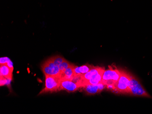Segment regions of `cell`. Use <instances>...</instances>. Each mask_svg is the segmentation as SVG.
Instances as JSON below:
<instances>
[{"instance_id":"cell-1","label":"cell","mask_w":152,"mask_h":114,"mask_svg":"<svg viewBox=\"0 0 152 114\" xmlns=\"http://www.w3.org/2000/svg\"><path fill=\"white\" fill-rule=\"evenodd\" d=\"M129 89V95L135 97L151 98V96L144 89L140 81L133 75H131Z\"/></svg>"},{"instance_id":"cell-2","label":"cell","mask_w":152,"mask_h":114,"mask_svg":"<svg viewBox=\"0 0 152 114\" xmlns=\"http://www.w3.org/2000/svg\"><path fill=\"white\" fill-rule=\"evenodd\" d=\"M121 75L118 81L114 84L116 92L129 94L131 74L124 70H120Z\"/></svg>"},{"instance_id":"cell-3","label":"cell","mask_w":152,"mask_h":114,"mask_svg":"<svg viewBox=\"0 0 152 114\" xmlns=\"http://www.w3.org/2000/svg\"><path fill=\"white\" fill-rule=\"evenodd\" d=\"M45 75V88L40 92L39 95L48 92H54L58 91L60 86L61 78L59 76Z\"/></svg>"},{"instance_id":"cell-4","label":"cell","mask_w":152,"mask_h":114,"mask_svg":"<svg viewBox=\"0 0 152 114\" xmlns=\"http://www.w3.org/2000/svg\"><path fill=\"white\" fill-rule=\"evenodd\" d=\"M121 75V71L118 69L109 66V69L105 70L102 76V83L106 86L115 84L118 81Z\"/></svg>"},{"instance_id":"cell-5","label":"cell","mask_w":152,"mask_h":114,"mask_svg":"<svg viewBox=\"0 0 152 114\" xmlns=\"http://www.w3.org/2000/svg\"><path fill=\"white\" fill-rule=\"evenodd\" d=\"M41 69L45 75L60 76L61 74L58 66L54 63L51 58L42 63L41 65Z\"/></svg>"},{"instance_id":"cell-6","label":"cell","mask_w":152,"mask_h":114,"mask_svg":"<svg viewBox=\"0 0 152 114\" xmlns=\"http://www.w3.org/2000/svg\"><path fill=\"white\" fill-rule=\"evenodd\" d=\"M79 88V85L72 80H61L58 91L65 90L67 92H74Z\"/></svg>"},{"instance_id":"cell-7","label":"cell","mask_w":152,"mask_h":114,"mask_svg":"<svg viewBox=\"0 0 152 114\" xmlns=\"http://www.w3.org/2000/svg\"><path fill=\"white\" fill-rule=\"evenodd\" d=\"M105 86L101 82L98 85H87L83 88L88 95H94L101 92L105 88Z\"/></svg>"},{"instance_id":"cell-8","label":"cell","mask_w":152,"mask_h":114,"mask_svg":"<svg viewBox=\"0 0 152 114\" xmlns=\"http://www.w3.org/2000/svg\"><path fill=\"white\" fill-rule=\"evenodd\" d=\"M75 65H72L69 68L61 72L60 77L61 80H72L74 77V69Z\"/></svg>"},{"instance_id":"cell-9","label":"cell","mask_w":152,"mask_h":114,"mask_svg":"<svg viewBox=\"0 0 152 114\" xmlns=\"http://www.w3.org/2000/svg\"><path fill=\"white\" fill-rule=\"evenodd\" d=\"M0 77L1 78L12 79L13 70L6 64L0 65Z\"/></svg>"},{"instance_id":"cell-10","label":"cell","mask_w":152,"mask_h":114,"mask_svg":"<svg viewBox=\"0 0 152 114\" xmlns=\"http://www.w3.org/2000/svg\"><path fill=\"white\" fill-rule=\"evenodd\" d=\"M94 67V66L86 64L82 66L78 67L77 66H75L74 68V76L83 75L85 74L87 72L91 70V69Z\"/></svg>"},{"instance_id":"cell-11","label":"cell","mask_w":152,"mask_h":114,"mask_svg":"<svg viewBox=\"0 0 152 114\" xmlns=\"http://www.w3.org/2000/svg\"><path fill=\"white\" fill-rule=\"evenodd\" d=\"M105 70L104 68L95 75L90 80L88 81V85H98L99 83L102 82V76Z\"/></svg>"},{"instance_id":"cell-12","label":"cell","mask_w":152,"mask_h":114,"mask_svg":"<svg viewBox=\"0 0 152 114\" xmlns=\"http://www.w3.org/2000/svg\"><path fill=\"white\" fill-rule=\"evenodd\" d=\"M51 59L52 61L57 66H58L61 64L64 61L65 59L63 57H61L60 56H53V57H51Z\"/></svg>"},{"instance_id":"cell-13","label":"cell","mask_w":152,"mask_h":114,"mask_svg":"<svg viewBox=\"0 0 152 114\" xmlns=\"http://www.w3.org/2000/svg\"><path fill=\"white\" fill-rule=\"evenodd\" d=\"M72 65V64L69 62L68 61H66V60H65L63 62V63L59 66V68L61 72H63L65 70L69 68L70 66Z\"/></svg>"},{"instance_id":"cell-14","label":"cell","mask_w":152,"mask_h":114,"mask_svg":"<svg viewBox=\"0 0 152 114\" xmlns=\"http://www.w3.org/2000/svg\"><path fill=\"white\" fill-rule=\"evenodd\" d=\"M12 79H7V78H1V86H4V85H10Z\"/></svg>"},{"instance_id":"cell-15","label":"cell","mask_w":152,"mask_h":114,"mask_svg":"<svg viewBox=\"0 0 152 114\" xmlns=\"http://www.w3.org/2000/svg\"><path fill=\"white\" fill-rule=\"evenodd\" d=\"M10 60H11L9 58L7 57L1 58V59H0V65L7 64Z\"/></svg>"},{"instance_id":"cell-16","label":"cell","mask_w":152,"mask_h":114,"mask_svg":"<svg viewBox=\"0 0 152 114\" xmlns=\"http://www.w3.org/2000/svg\"><path fill=\"white\" fill-rule=\"evenodd\" d=\"M6 65H7V66H8V67H9V68H10L11 70H13V65L12 62L11 61V60H10V61H9V62H8L7 63Z\"/></svg>"}]
</instances>
